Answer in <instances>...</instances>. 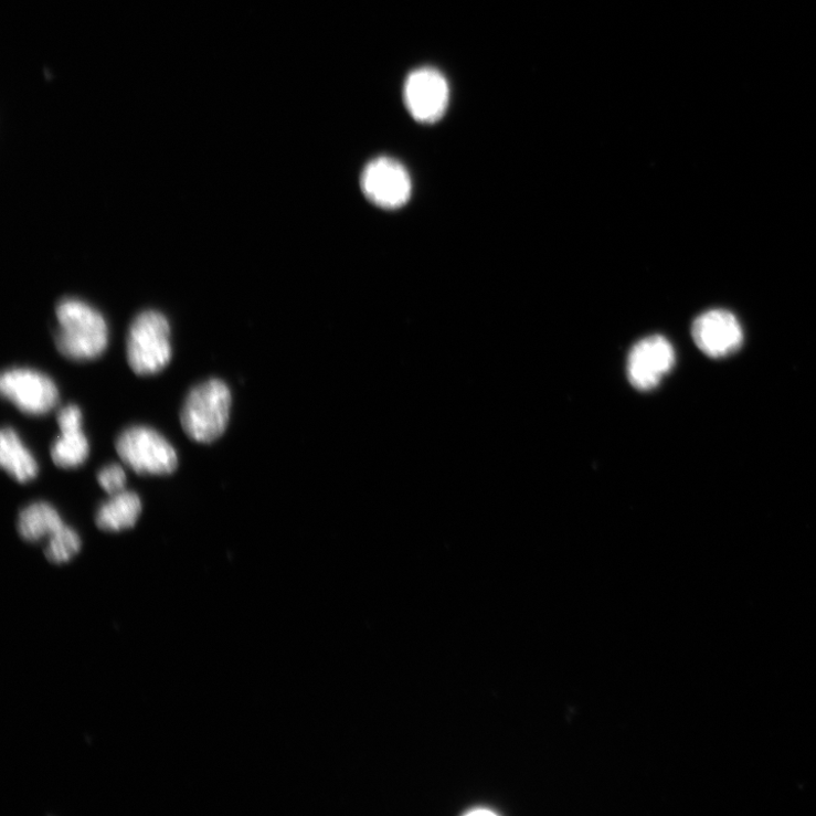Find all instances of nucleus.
<instances>
[{
  "label": "nucleus",
  "instance_id": "1",
  "mask_svg": "<svg viewBox=\"0 0 816 816\" xmlns=\"http://www.w3.org/2000/svg\"><path fill=\"white\" fill-rule=\"evenodd\" d=\"M56 347L72 361L99 358L108 346L107 324L95 308L76 298L61 300L56 309Z\"/></svg>",
  "mask_w": 816,
  "mask_h": 816
},
{
  "label": "nucleus",
  "instance_id": "2",
  "mask_svg": "<svg viewBox=\"0 0 816 816\" xmlns=\"http://www.w3.org/2000/svg\"><path fill=\"white\" fill-rule=\"evenodd\" d=\"M232 409L229 385L210 379L188 394L181 411L184 433L194 442L210 444L226 432Z\"/></svg>",
  "mask_w": 816,
  "mask_h": 816
},
{
  "label": "nucleus",
  "instance_id": "3",
  "mask_svg": "<svg viewBox=\"0 0 816 816\" xmlns=\"http://www.w3.org/2000/svg\"><path fill=\"white\" fill-rule=\"evenodd\" d=\"M127 361L139 375L163 370L171 359L170 327L163 315L145 311L131 325L127 336Z\"/></svg>",
  "mask_w": 816,
  "mask_h": 816
},
{
  "label": "nucleus",
  "instance_id": "4",
  "mask_svg": "<svg viewBox=\"0 0 816 816\" xmlns=\"http://www.w3.org/2000/svg\"><path fill=\"white\" fill-rule=\"evenodd\" d=\"M115 447L120 459L139 475L168 476L179 466L174 447L151 427L126 428Z\"/></svg>",
  "mask_w": 816,
  "mask_h": 816
},
{
  "label": "nucleus",
  "instance_id": "5",
  "mask_svg": "<svg viewBox=\"0 0 816 816\" xmlns=\"http://www.w3.org/2000/svg\"><path fill=\"white\" fill-rule=\"evenodd\" d=\"M0 392L20 411L29 415H45L60 402L55 382L31 369H11L0 378Z\"/></svg>",
  "mask_w": 816,
  "mask_h": 816
},
{
  "label": "nucleus",
  "instance_id": "6",
  "mask_svg": "<svg viewBox=\"0 0 816 816\" xmlns=\"http://www.w3.org/2000/svg\"><path fill=\"white\" fill-rule=\"evenodd\" d=\"M362 192L373 204L383 209H399L407 203L412 181L406 168L390 157H379L363 169Z\"/></svg>",
  "mask_w": 816,
  "mask_h": 816
},
{
  "label": "nucleus",
  "instance_id": "7",
  "mask_svg": "<svg viewBox=\"0 0 816 816\" xmlns=\"http://www.w3.org/2000/svg\"><path fill=\"white\" fill-rule=\"evenodd\" d=\"M404 102L417 121L424 124L438 121L449 104V87L445 76L431 67L412 72L404 85Z\"/></svg>",
  "mask_w": 816,
  "mask_h": 816
},
{
  "label": "nucleus",
  "instance_id": "8",
  "mask_svg": "<svg viewBox=\"0 0 816 816\" xmlns=\"http://www.w3.org/2000/svg\"><path fill=\"white\" fill-rule=\"evenodd\" d=\"M675 351L663 336H650L635 343L627 359V377L634 389L651 391L670 372Z\"/></svg>",
  "mask_w": 816,
  "mask_h": 816
},
{
  "label": "nucleus",
  "instance_id": "9",
  "mask_svg": "<svg viewBox=\"0 0 816 816\" xmlns=\"http://www.w3.org/2000/svg\"><path fill=\"white\" fill-rule=\"evenodd\" d=\"M697 347L713 359L735 353L743 342V329L738 318L725 310H710L692 326Z\"/></svg>",
  "mask_w": 816,
  "mask_h": 816
},
{
  "label": "nucleus",
  "instance_id": "10",
  "mask_svg": "<svg viewBox=\"0 0 816 816\" xmlns=\"http://www.w3.org/2000/svg\"><path fill=\"white\" fill-rule=\"evenodd\" d=\"M61 436L54 443L51 456L61 468H75L87 460L91 447L82 432V413L76 405L63 407L57 415Z\"/></svg>",
  "mask_w": 816,
  "mask_h": 816
},
{
  "label": "nucleus",
  "instance_id": "11",
  "mask_svg": "<svg viewBox=\"0 0 816 816\" xmlns=\"http://www.w3.org/2000/svg\"><path fill=\"white\" fill-rule=\"evenodd\" d=\"M142 502L133 491H121L112 496L96 515L97 527L106 532H120L133 529L141 515Z\"/></svg>",
  "mask_w": 816,
  "mask_h": 816
},
{
  "label": "nucleus",
  "instance_id": "12",
  "mask_svg": "<svg viewBox=\"0 0 816 816\" xmlns=\"http://www.w3.org/2000/svg\"><path fill=\"white\" fill-rule=\"evenodd\" d=\"M0 464L21 484L33 480L38 475L36 460L11 427H6L0 435Z\"/></svg>",
  "mask_w": 816,
  "mask_h": 816
},
{
  "label": "nucleus",
  "instance_id": "13",
  "mask_svg": "<svg viewBox=\"0 0 816 816\" xmlns=\"http://www.w3.org/2000/svg\"><path fill=\"white\" fill-rule=\"evenodd\" d=\"M64 526L60 513L53 506L46 502H35L21 511L18 530L25 541L38 542L51 538Z\"/></svg>",
  "mask_w": 816,
  "mask_h": 816
},
{
  "label": "nucleus",
  "instance_id": "14",
  "mask_svg": "<svg viewBox=\"0 0 816 816\" xmlns=\"http://www.w3.org/2000/svg\"><path fill=\"white\" fill-rule=\"evenodd\" d=\"M81 549V539L77 533L64 526L50 538L45 550L47 560L54 564L67 563Z\"/></svg>",
  "mask_w": 816,
  "mask_h": 816
},
{
  "label": "nucleus",
  "instance_id": "15",
  "mask_svg": "<svg viewBox=\"0 0 816 816\" xmlns=\"http://www.w3.org/2000/svg\"><path fill=\"white\" fill-rule=\"evenodd\" d=\"M98 483L108 495L115 496L125 489V470L119 465L107 466L99 471Z\"/></svg>",
  "mask_w": 816,
  "mask_h": 816
},
{
  "label": "nucleus",
  "instance_id": "16",
  "mask_svg": "<svg viewBox=\"0 0 816 816\" xmlns=\"http://www.w3.org/2000/svg\"><path fill=\"white\" fill-rule=\"evenodd\" d=\"M467 815H494L497 814V812H494L487 807H475L474 809H469L466 812Z\"/></svg>",
  "mask_w": 816,
  "mask_h": 816
}]
</instances>
